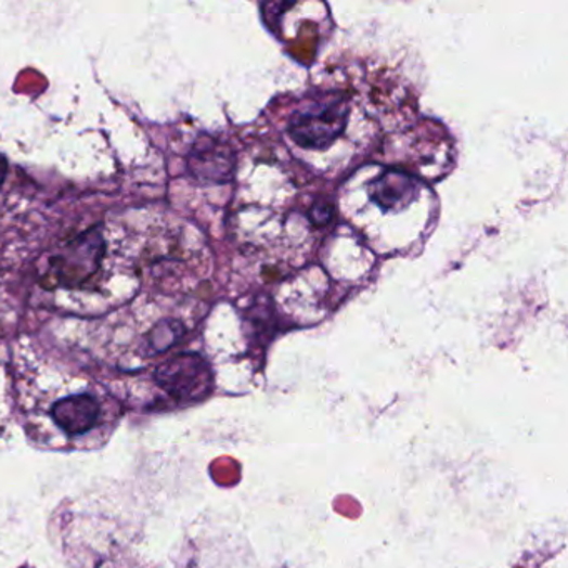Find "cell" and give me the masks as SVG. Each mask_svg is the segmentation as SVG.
<instances>
[{"mask_svg":"<svg viewBox=\"0 0 568 568\" xmlns=\"http://www.w3.org/2000/svg\"><path fill=\"white\" fill-rule=\"evenodd\" d=\"M185 327L179 321L158 322L151 332H149V349L154 353H163L176 346L180 338L184 337Z\"/></svg>","mask_w":568,"mask_h":568,"instance_id":"obj_7","label":"cell"},{"mask_svg":"<svg viewBox=\"0 0 568 568\" xmlns=\"http://www.w3.org/2000/svg\"><path fill=\"white\" fill-rule=\"evenodd\" d=\"M372 201L385 210L405 209L418 194L415 177L402 170H385L369 188Z\"/></svg>","mask_w":568,"mask_h":568,"instance_id":"obj_6","label":"cell"},{"mask_svg":"<svg viewBox=\"0 0 568 568\" xmlns=\"http://www.w3.org/2000/svg\"><path fill=\"white\" fill-rule=\"evenodd\" d=\"M189 172L204 184H227L234 176L235 154L219 139L202 133L188 155Z\"/></svg>","mask_w":568,"mask_h":568,"instance_id":"obj_4","label":"cell"},{"mask_svg":"<svg viewBox=\"0 0 568 568\" xmlns=\"http://www.w3.org/2000/svg\"><path fill=\"white\" fill-rule=\"evenodd\" d=\"M104 254L105 242L101 229L94 227L83 232L52 259L55 285L79 287L98 272Z\"/></svg>","mask_w":568,"mask_h":568,"instance_id":"obj_3","label":"cell"},{"mask_svg":"<svg viewBox=\"0 0 568 568\" xmlns=\"http://www.w3.org/2000/svg\"><path fill=\"white\" fill-rule=\"evenodd\" d=\"M9 163L4 155L0 154V189L4 185L5 179H8Z\"/></svg>","mask_w":568,"mask_h":568,"instance_id":"obj_9","label":"cell"},{"mask_svg":"<svg viewBox=\"0 0 568 568\" xmlns=\"http://www.w3.org/2000/svg\"><path fill=\"white\" fill-rule=\"evenodd\" d=\"M158 387L179 403H195L210 396L214 374L209 362L198 353H179L155 369Z\"/></svg>","mask_w":568,"mask_h":568,"instance_id":"obj_2","label":"cell"},{"mask_svg":"<svg viewBox=\"0 0 568 568\" xmlns=\"http://www.w3.org/2000/svg\"><path fill=\"white\" fill-rule=\"evenodd\" d=\"M101 414V403L90 393L65 397L55 402L51 411L54 424L73 437L94 430Z\"/></svg>","mask_w":568,"mask_h":568,"instance_id":"obj_5","label":"cell"},{"mask_svg":"<svg viewBox=\"0 0 568 568\" xmlns=\"http://www.w3.org/2000/svg\"><path fill=\"white\" fill-rule=\"evenodd\" d=\"M332 216H334V207L327 204V202H317L315 206L310 210V220L315 225H327Z\"/></svg>","mask_w":568,"mask_h":568,"instance_id":"obj_8","label":"cell"},{"mask_svg":"<svg viewBox=\"0 0 568 568\" xmlns=\"http://www.w3.org/2000/svg\"><path fill=\"white\" fill-rule=\"evenodd\" d=\"M349 105L344 98H327L300 108L288 126V135L304 149H325L334 144L347 126Z\"/></svg>","mask_w":568,"mask_h":568,"instance_id":"obj_1","label":"cell"}]
</instances>
